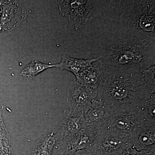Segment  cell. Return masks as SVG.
Wrapping results in <instances>:
<instances>
[{
	"label": "cell",
	"mask_w": 155,
	"mask_h": 155,
	"mask_svg": "<svg viewBox=\"0 0 155 155\" xmlns=\"http://www.w3.org/2000/svg\"><path fill=\"white\" fill-rule=\"evenodd\" d=\"M0 31H10L17 28L26 17L25 9L14 1H0Z\"/></svg>",
	"instance_id": "30bf717a"
},
{
	"label": "cell",
	"mask_w": 155,
	"mask_h": 155,
	"mask_svg": "<svg viewBox=\"0 0 155 155\" xmlns=\"http://www.w3.org/2000/svg\"><path fill=\"white\" fill-rule=\"evenodd\" d=\"M142 71L104 64L97 98L111 107L127 104L144 107L147 101L155 96L150 93Z\"/></svg>",
	"instance_id": "6da1fadb"
},
{
	"label": "cell",
	"mask_w": 155,
	"mask_h": 155,
	"mask_svg": "<svg viewBox=\"0 0 155 155\" xmlns=\"http://www.w3.org/2000/svg\"><path fill=\"white\" fill-rule=\"evenodd\" d=\"M99 57L88 59H76L63 56L62 60L59 64H56V67H58L61 70L65 69L72 72L76 76L89 67H90L94 62L98 61Z\"/></svg>",
	"instance_id": "5bb4252c"
},
{
	"label": "cell",
	"mask_w": 155,
	"mask_h": 155,
	"mask_svg": "<svg viewBox=\"0 0 155 155\" xmlns=\"http://www.w3.org/2000/svg\"><path fill=\"white\" fill-rule=\"evenodd\" d=\"M3 109H4V106L3 105L2 103L1 99H0V119L2 118V114Z\"/></svg>",
	"instance_id": "7402d4cb"
},
{
	"label": "cell",
	"mask_w": 155,
	"mask_h": 155,
	"mask_svg": "<svg viewBox=\"0 0 155 155\" xmlns=\"http://www.w3.org/2000/svg\"><path fill=\"white\" fill-rule=\"evenodd\" d=\"M119 8L120 18L125 30L155 39V1H114Z\"/></svg>",
	"instance_id": "3957f363"
},
{
	"label": "cell",
	"mask_w": 155,
	"mask_h": 155,
	"mask_svg": "<svg viewBox=\"0 0 155 155\" xmlns=\"http://www.w3.org/2000/svg\"><path fill=\"white\" fill-rule=\"evenodd\" d=\"M111 109L102 100L95 98L84 113L87 126L96 128L98 132L106 128L110 118Z\"/></svg>",
	"instance_id": "8fae6325"
},
{
	"label": "cell",
	"mask_w": 155,
	"mask_h": 155,
	"mask_svg": "<svg viewBox=\"0 0 155 155\" xmlns=\"http://www.w3.org/2000/svg\"><path fill=\"white\" fill-rule=\"evenodd\" d=\"M64 114L65 118L61 127L54 134L56 140L67 136L78 133L87 126L83 114L73 113L67 110Z\"/></svg>",
	"instance_id": "7c38bea8"
},
{
	"label": "cell",
	"mask_w": 155,
	"mask_h": 155,
	"mask_svg": "<svg viewBox=\"0 0 155 155\" xmlns=\"http://www.w3.org/2000/svg\"><path fill=\"white\" fill-rule=\"evenodd\" d=\"M155 121L146 119L130 134L128 147L134 148L139 152H149L155 150Z\"/></svg>",
	"instance_id": "9c48e42d"
},
{
	"label": "cell",
	"mask_w": 155,
	"mask_h": 155,
	"mask_svg": "<svg viewBox=\"0 0 155 155\" xmlns=\"http://www.w3.org/2000/svg\"><path fill=\"white\" fill-rule=\"evenodd\" d=\"M97 96V89L84 86L77 81L72 82L67 88L68 110L73 113L84 114Z\"/></svg>",
	"instance_id": "ba28073f"
},
{
	"label": "cell",
	"mask_w": 155,
	"mask_h": 155,
	"mask_svg": "<svg viewBox=\"0 0 155 155\" xmlns=\"http://www.w3.org/2000/svg\"><path fill=\"white\" fill-rule=\"evenodd\" d=\"M94 127L87 126L75 134L67 136L56 140L51 155L69 154L90 147L98 133Z\"/></svg>",
	"instance_id": "8992f818"
},
{
	"label": "cell",
	"mask_w": 155,
	"mask_h": 155,
	"mask_svg": "<svg viewBox=\"0 0 155 155\" xmlns=\"http://www.w3.org/2000/svg\"><path fill=\"white\" fill-rule=\"evenodd\" d=\"M0 15H1V3H0Z\"/></svg>",
	"instance_id": "603a6c76"
},
{
	"label": "cell",
	"mask_w": 155,
	"mask_h": 155,
	"mask_svg": "<svg viewBox=\"0 0 155 155\" xmlns=\"http://www.w3.org/2000/svg\"><path fill=\"white\" fill-rule=\"evenodd\" d=\"M142 72L150 93L155 96V65L143 69Z\"/></svg>",
	"instance_id": "e0dca14e"
},
{
	"label": "cell",
	"mask_w": 155,
	"mask_h": 155,
	"mask_svg": "<svg viewBox=\"0 0 155 155\" xmlns=\"http://www.w3.org/2000/svg\"><path fill=\"white\" fill-rule=\"evenodd\" d=\"M155 97H151L145 103L144 108L146 113L147 119L155 121Z\"/></svg>",
	"instance_id": "d6986e66"
},
{
	"label": "cell",
	"mask_w": 155,
	"mask_h": 155,
	"mask_svg": "<svg viewBox=\"0 0 155 155\" xmlns=\"http://www.w3.org/2000/svg\"><path fill=\"white\" fill-rule=\"evenodd\" d=\"M122 155H142V153L132 147H127Z\"/></svg>",
	"instance_id": "ffe728a7"
},
{
	"label": "cell",
	"mask_w": 155,
	"mask_h": 155,
	"mask_svg": "<svg viewBox=\"0 0 155 155\" xmlns=\"http://www.w3.org/2000/svg\"><path fill=\"white\" fill-rule=\"evenodd\" d=\"M60 14L76 30L86 25L93 12L92 1L86 0L57 1Z\"/></svg>",
	"instance_id": "52a82bcc"
},
{
	"label": "cell",
	"mask_w": 155,
	"mask_h": 155,
	"mask_svg": "<svg viewBox=\"0 0 155 155\" xmlns=\"http://www.w3.org/2000/svg\"><path fill=\"white\" fill-rule=\"evenodd\" d=\"M129 137L106 128L98 132L89 148L94 155H122L128 147Z\"/></svg>",
	"instance_id": "5b68a950"
},
{
	"label": "cell",
	"mask_w": 155,
	"mask_h": 155,
	"mask_svg": "<svg viewBox=\"0 0 155 155\" xmlns=\"http://www.w3.org/2000/svg\"><path fill=\"white\" fill-rule=\"evenodd\" d=\"M55 143V137L54 133L43 136L35 143L32 155H51Z\"/></svg>",
	"instance_id": "9a60e30c"
},
{
	"label": "cell",
	"mask_w": 155,
	"mask_h": 155,
	"mask_svg": "<svg viewBox=\"0 0 155 155\" xmlns=\"http://www.w3.org/2000/svg\"><path fill=\"white\" fill-rule=\"evenodd\" d=\"M11 138L3 118L0 119V148L10 146Z\"/></svg>",
	"instance_id": "ac0fdd59"
},
{
	"label": "cell",
	"mask_w": 155,
	"mask_h": 155,
	"mask_svg": "<svg viewBox=\"0 0 155 155\" xmlns=\"http://www.w3.org/2000/svg\"><path fill=\"white\" fill-rule=\"evenodd\" d=\"M65 155H94L91 149L89 147L85 149L78 150L75 152Z\"/></svg>",
	"instance_id": "44dd1931"
},
{
	"label": "cell",
	"mask_w": 155,
	"mask_h": 155,
	"mask_svg": "<svg viewBox=\"0 0 155 155\" xmlns=\"http://www.w3.org/2000/svg\"><path fill=\"white\" fill-rule=\"evenodd\" d=\"M53 67H56V64H48L38 61H33L22 69L20 75L28 80H31L46 69Z\"/></svg>",
	"instance_id": "2e32d148"
},
{
	"label": "cell",
	"mask_w": 155,
	"mask_h": 155,
	"mask_svg": "<svg viewBox=\"0 0 155 155\" xmlns=\"http://www.w3.org/2000/svg\"><path fill=\"white\" fill-rule=\"evenodd\" d=\"M104 68V63L99 59L92 63L90 67L76 75V81L86 87L97 89Z\"/></svg>",
	"instance_id": "4fadbf2b"
},
{
	"label": "cell",
	"mask_w": 155,
	"mask_h": 155,
	"mask_svg": "<svg viewBox=\"0 0 155 155\" xmlns=\"http://www.w3.org/2000/svg\"><path fill=\"white\" fill-rule=\"evenodd\" d=\"M130 30L121 31L107 43L99 61L117 67L143 70L155 65V40Z\"/></svg>",
	"instance_id": "7a4b0ae2"
},
{
	"label": "cell",
	"mask_w": 155,
	"mask_h": 155,
	"mask_svg": "<svg viewBox=\"0 0 155 155\" xmlns=\"http://www.w3.org/2000/svg\"><path fill=\"white\" fill-rule=\"evenodd\" d=\"M111 108L110 115L106 128L129 136L134 129L147 118L144 107L127 104Z\"/></svg>",
	"instance_id": "277c9868"
}]
</instances>
